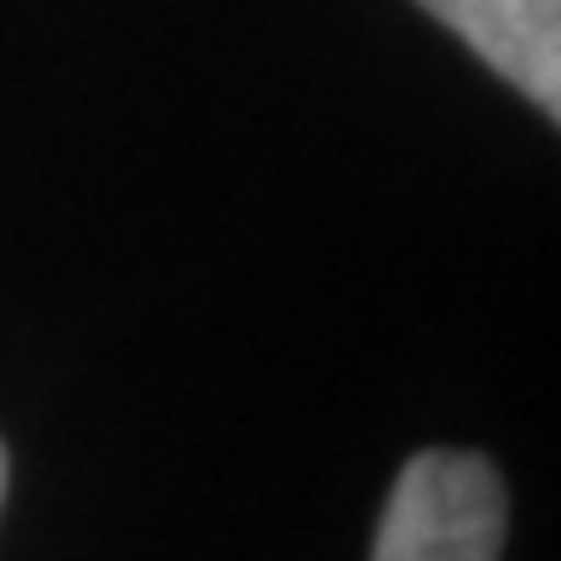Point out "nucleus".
Segmentation results:
<instances>
[{
  "label": "nucleus",
  "instance_id": "nucleus-3",
  "mask_svg": "<svg viewBox=\"0 0 561 561\" xmlns=\"http://www.w3.org/2000/svg\"><path fill=\"white\" fill-rule=\"evenodd\" d=\"M5 473H11V462H5V447H0V504H5Z\"/></svg>",
  "mask_w": 561,
  "mask_h": 561
},
{
  "label": "nucleus",
  "instance_id": "nucleus-2",
  "mask_svg": "<svg viewBox=\"0 0 561 561\" xmlns=\"http://www.w3.org/2000/svg\"><path fill=\"white\" fill-rule=\"evenodd\" d=\"M500 79L561 121V0H416Z\"/></svg>",
  "mask_w": 561,
  "mask_h": 561
},
{
  "label": "nucleus",
  "instance_id": "nucleus-1",
  "mask_svg": "<svg viewBox=\"0 0 561 561\" xmlns=\"http://www.w3.org/2000/svg\"><path fill=\"white\" fill-rule=\"evenodd\" d=\"M504 515V479L483 453L426 447L385 500L375 561H500Z\"/></svg>",
  "mask_w": 561,
  "mask_h": 561
}]
</instances>
